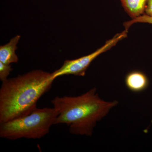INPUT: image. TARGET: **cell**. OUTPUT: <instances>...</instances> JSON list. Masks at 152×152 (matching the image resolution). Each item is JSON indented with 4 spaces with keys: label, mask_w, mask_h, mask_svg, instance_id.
<instances>
[{
    "label": "cell",
    "mask_w": 152,
    "mask_h": 152,
    "mask_svg": "<svg viewBox=\"0 0 152 152\" xmlns=\"http://www.w3.org/2000/svg\"><path fill=\"white\" fill-rule=\"evenodd\" d=\"M54 80L52 73L36 70L2 82L0 88V124L27 115Z\"/></svg>",
    "instance_id": "obj_1"
},
{
    "label": "cell",
    "mask_w": 152,
    "mask_h": 152,
    "mask_svg": "<svg viewBox=\"0 0 152 152\" xmlns=\"http://www.w3.org/2000/svg\"><path fill=\"white\" fill-rule=\"evenodd\" d=\"M58 115L55 124H66L71 134L91 136L97 123L118 104L107 102L99 96L96 88L77 96H57L51 101Z\"/></svg>",
    "instance_id": "obj_2"
},
{
    "label": "cell",
    "mask_w": 152,
    "mask_h": 152,
    "mask_svg": "<svg viewBox=\"0 0 152 152\" xmlns=\"http://www.w3.org/2000/svg\"><path fill=\"white\" fill-rule=\"evenodd\" d=\"M58 115L54 107L37 108L27 115L0 124V137L10 140L41 138L48 134Z\"/></svg>",
    "instance_id": "obj_3"
},
{
    "label": "cell",
    "mask_w": 152,
    "mask_h": 152,
    "mask_svg": "<svg viewBox=\"0 0 152 152\" xmlns=\"http://www.w3.org/2000/svg\"><path fill=\"white\" fill-rule=\"evenodd\" d=\"M128 30L125 29L122 32L115 35L112 39L106 42L102 46L87 56L72 60H66L60 69L52 73L53 78L55 80L58 77L64 75H74L83 77L91 64L98 56L107 51L127 37Z\"/></svg>",
    "instance_id": "obj_4"
},
{
    "label": "cell",
    "mask_w": 152,
    "mask_h": 152,
    "mask_svg": "<svg viewBox=\"0 0 152 152\" xmlns=\"http://www.w3.org/2000/svg\"><path fill=\"white\" fill-rule=\"evenodd\" d=\"M125 84L130 91L134 93L141 92L146 89L149 86L148 77L142 72L133 71L125 77Z\"/></svg>",
    "instance_id": "obj_5"
},
{
    "label": "cell",
    "mask_w": 152,
    "mask_h": 152,
    "mask_svg": "<svg viewBox=\"0 0 152 152\" xmlns=\"http://www.w3.org/2000/svg\"><path fill=\"white\" fill-rule=\"evenodd\" d=\"M20 36L18 35L12 38L8 43L0 47V62L10 64L12 63H17L18 58L16 54L17 45L20 40Z\"/></svg>",
    "instance_id": "obj_6"
},
{
    "label": "cell",
    "mask_w": 152,
    "mask_h": 152,
    "mask_svg": "<svg viewBox=\"0 0 152 152\" xmlns=\"http://www.w3.org/2000/svg\"><path fill=\"white\" fill-rule=\"evenodd\" d=\"M125 12L132 19L145 14L148 0H119Z\"/></svg>",
    "instance_id": "obj_7"
},
{
    "label": "cell",
    "mask_w": 152,
    "mask_h": 152,
    "mask_svg": "<svg viewBox=\"0 0 152 152\" xmlns=\"http://www.w3.org/2000/svg\"><path fill=\"white\" fill-rule=\"evenodd\" d=\"M137 23H144L152 25V17L144 14V15L136 18L132 19L130 20L124 22V26L125 29L128 30L131 26Z\"/></svg>",
    "instance_id": "obj_8"
},
{
    "label": "cell",
    "mask_w": 152,
    "mask_h": 152,
    "mask_svg": "<svg viewBox=\"0 0 152 152\" xmlns=\"http://www.w3.org/2000/svg\"><path fill=\"white\" fill-rule=\"evenodd\" d=\"M12 70L10 64H6L0 62V80L2 82L7 79V77Z\"/></svg>",
    "instance_id": "obj_9"
},
{
    "label": "cell",
    "mask_w": 152,
    "mask_h": 152,
    "mask_svg": "<svg viewBox=\"0 0 152 152\" xmlns=\"http://www.w3.org/2000/svg\"><path fill=\"white\" fill-rule=\"evenodd\" d=\"M145 14L152 17V0H148L146 7Z\"/></svg>",
    "instance_id": "obj_10"
}]
</instances>
